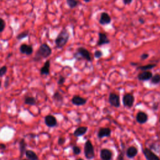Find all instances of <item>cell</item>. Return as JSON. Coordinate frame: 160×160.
<instances>
[{"instance_id":"4316f807","label":"cell","mask_w":160,"mask_h":160,"mask_svg":"<svg viewBox=\"0 0 160 160\" xmlns=\"http://www.w3.org/2000/svg\"><path fill=\"white\" fill-rule=\"evenodd\" d=\"M28 35H29V31L28 30L27 31H25L23 32L19 33L17 36L16 38L18 40H21V39H23L26 38L27 36H28Z\"/></svg>"},{"instance_id":"74e56055","label":"cell","mask_w":160,"mask_h":160,"mask_svg":"<svg viewBox=\"0 0 160 160\" xmlns=\"http://www.w3.org/2000/svg\"><path fill=\"white\" fill-rule=\"evenodd\" d=\"M0 148L1 149H5L6 148V146L3 144H0Z\"/></svg>"},{"instance_id":"484cf974","label":"cell","mask_w":160,"mask_h":160,"mask_svg":"<svg viewBox=\"0 0 160 160\" xmlns=\"http://www.w3.org/2000/svg\"><path fill=\"white\" fill-rule=\"evenodd\" d=\"M53 98L56 102H61V103L63 101V96H62V95L60 93L58 92V91L54 93V95L53 96Z\"/></svg>"},{"instance_id":"9c48e42d","label":"cell","mask_w":160,"mask_h":160,"mask_svg":"<svg viewBox=\"0 0 160 160\" xmlns=\"http://www.w3.org/2000/svg\"><path fill=\"white\" fill-rule=\"evenodd\" d=\"M143 153L146 160H160V158L148 148H145Z\"/></svg>"},{"instance_id":"f546056e","label":"cell","mask_w":160,"mask_h":160,"mask_svg":"<svg viewBox=\"0 0 160 160\" xmlns=\"http://www.w3.org/2000/svg\"><path fill=\"white\" fill-rule=\"evenodd\" d=\"M73 152L75 154H76V155H78L81 153V149L78 147V146H74L73 147Z\"/></svg>"},{"instance_id":"603a6c76","label":"cell","mask_w":160,"mask_h":160,"mask_svg":"<svg viewBox=\"0 0 160 160\" xmlns=\"http://www.w3.org/2000/svg\"><path fill=\"white\" fill-rule=\"evenodd\" d=\"M26 147H27V143L25 142L24 140H21L19 142V148H20V152H21V157L23 156L24 153L26 152Z\"/></svg>"},{"instance_id":"f35d334b","label":"cell","mask_w":160,"mask_h":160,"mask_svg":"<svg viewBox=\"0 0 160 160\" xmlns=\"http://www.w3.org/2000/svg\"><path fill=\"white\" fill-rule=\"evenodd\" d=\"M130 64L132 65V66H137L138 64V63H134V62H131L130 63Z\"/></svg>"},{"instance_id":"e0dca14e","label":"cell","mask_w":160,"mask_h":160,"mask_svg":"<svg viewBox=\"0 0 160 160\" xmlns=\"http://www.w3.org/2000/svg\"><path fill=\"white\" fill-rule=\"evenodd\" d=\"M111 131L109 128H101L98 133V137L99 138H103L104 137H108L111 135Z\"/></svg>"},{"instance_id":"d6a6232c","label":"cell","mask_w":160,"mask_h":160,"mask_svg":"<svg viewBox=\"0 0 160 160\" xmlns=\"http://www.w3.org/2000/svg\"><path fill=\"white\" fill-rule=\"evenodd\" d=\"M149 57V54L148 53H143L141 56H140V58L142 60H145L146 59H148Z\"/></svg>"},{"instance_id":"52a82bcc","label":"cell","mask_w":160,"mask_h":160,"mask_svg":"<svg viewBox=\"0 0 160 160\" xmlns=\"http://www.w3.org/2000/svg\"><path fill=\"white\" fill-rule=\"evenodd\" d=\"M153 76V73L150 71H143L137 76V79L140 81H146L150 80Z\"/></svg>"},{"instance_id":"60d3db41","label":"cell","mask_w":160,"mask_h":160,"mask_svg":"<svg viewBox=\"0 0 160 160\" xmlns=\"http://www.w3.org/2000/svg\"><path fill=\"white\" fill-rule=\"evenodd\" d=\"M12 56V54H9V55H8V57H7V58L8 59V58H10V56Z\"/></svg>"},{"instance_id":"7a4b0ae2","label":"cell","mask_w":160,"mask_h":160,"mask_svg":"<svg viewBox=\"0 0 160 160\" xmlns=\"http://www.w3.org/2000/svg\"><path fill=\"white\" fill-rule=\"evenodd\" d=\"M70 33L68 31V30L64 28L61 32L57 36L55 42L56 44V48L61 49L64 47H65L66 44L68 43V41L70 39Z\"/></svg>"},{"instance_id":"1f68e13d","label":"cell","mask_w":160,"mask_h":160,"mask_svg":"<svg viewBox=\"0 0 160 160\" xmlns=\"http://www.w3.org/2000/svg\"><path fill=\"white\" fill-rule=\"evenodd\" d=\"M65 81H66V78L63 76H60L58 80V84L59 85H62L64 83Z\"/></svg>"},{"instance_id":"7c38bea8","label":"cell","mask_w":160,"mask_h":160,"mask_svg":"<svg viewBox=\"0 0 160 160\" xmlns=\"http://www.w3.org/2000/svg\"><path fill=\"white\" fill-rule=\"evenodd\" d=\"M136 121L140 124H145L148 120V116L146 113L143 111H140L137 113L136 117Z\"/></svg>"},{"instance_id":"ffe728a7","label":"cell","mask_w":160,"mask_h":160,"mask_svg":"<svg viewBox=\"0 0 160 160\" xmlns=\"http://www.w3.org/2000/svg\"><path fill=\"white\" fill-rule=\"evenodd\" d=\"M157 64H148L146 65H144V66H140L138 68H137V70H142V72L143 71H149L150 70L153 69L155 67H156Z\"/></svg>"},{"instance_id":"e575fe53","label":"cell","mask_w":160,"mask_h":160,"mask_svg":"<svg viewBox=\"0 0 160 160\" xmlns=\"http://www.w3.org/2000/svg\"><path fill=\"white\" fill-rule=\"evenodd\" d=\"M123 2L125 5H128L132 3L133 0H123Z\"/></svg>"},{"instance_id":"8fae6325","label":"cell","mask_w":160,"mask_h":160,"mask_svg":"<svg viewBox=\"0 0 160 160\" xmlns=\"http://www.w3.org/2000/svg\"><path fill=\"white\" fill-rule=\"evenodd\" d=\"M111 22V18L106 12H103L101 14L100 18L99 19L100 24L101 25H109Z\"/></svg>"},{"instance_id":"5bb4252c","label":"cell","mask_w":160,"mask_h":160,"mask_svg":"<svg viewBox=\"0 0 160 160\" xmlns=\"http://www.w3.org/2000/svg\"><path fill=\"white\" fill-rule=\"evenodd\" d=\"M113 153L111 150L108 149H102L100 152V158L101 160H111Z\"/></svg>"},{"instance_id":"2e32d148","label":"cell","mask_w":160,"mask_h":160,"mask_svg":"<svg viewBox=\"0 0 160 160\" xmlns=\"http://www.w3.org/2000/svg\"><path fill=\"white\" fill-rule=\"evenodd\" d=\"M50 73V60H47L40 70L41 75H49Z\"/></svg>"},{"instance_id":"836d02e7","label":"cell","mask_w":160,"mask_h":160,"mask_svg":"<svg viewBox=\"0 0 160 160\" xmlns=\"http://www.w3.org/2000/svg\"><path fill=\"white\" fill-rule=\"evenodd\" d=\"M65 141H66V140H65V138H63V137H61V138H59V139H58V145H64V143H65Z\"/></svg>"},{"instance_id":"b9f144b4","label":"cell","mask_w":160,"mask_h":160,"mask_svg":"<svg viewBox=\"0 0 160 160\" xmlns=\"http://www.w3.org/2000/svg\"><path fill=\"white\" fill-rule=\"evenodd\" d=\"M1 88H2V81H0V89H1Z\"/></svg>"},{"instance_id":"ac0fdd59","label":"cell","mask_w":160,"mask_h":160,"mask_svg":"<svg viewBox=\"0 0 160 160\" xmlns=\"http://www.w3.org/2000/svg\"><path fill=\"white\" fill-rule=\"evenodd\" d=\"M138 150L134 146H131L128 148L126 152V155L129 158H134L137 154H138Z\"/></svg>"},{"instance_id":"ab89813d","label":"cell","mask_w":160,"mask_h":160,"mask_svg":"<svg viewBox=\"0 0 160 160\" xmlns=\"http://www.w3.org/2000/svg\"><path fill=\"white\" fill-rule=\"evenodd\" d=\"M83 1H84V2H86V3H89V2H91V0H83Z\"/></svg>"},{"instance_id":"3957f363","label":"cell","mask_w":160,"mask_h":160,"mask_svg":"<svg viewBox=\"0 0 160 160\" xmlns=\"http://www.w3.org/2000/svg\"><path fill=\"white\" fill-rule=\"evenodd\" d=\"M73 57L78 61L85 59L89 62L93 61L90 52L84 47H79L73 54Z\"/></svg>"},{"instance_id":"cb8c5ba5","label":"cell","mask_w":160,"mask_h":160,"mask_svg":"<svg viewBox=\"0 0 160 160\" xmlns=\"http://www.w3.org/2000/svg\"><path fill=\"white\" fill-rule=\"evenodd\" d=\"M25 103L28 105H35L36 103V99L32 96H27L25 99Z\"/></svg>"},{"instance_id":"d590c367","label":"cell","mask_w":160,"mask_h":160,"mask_svg":"<svg viewBox=\"0 0 160 160\" xmlns=\"http://www.w3.org/2000/svg\"><path fill=\"white\" fill-rule=\"evenodd\" d=\"M9 80H10V78L7 77L6 79L5 83V88H7L8 86V85H9Z\"/></svg>"},{"instance_id":"f1b7e54d","label":"cell","mask_w":160,"mask_h":160,"mask_svg":"<svg viewBox=\"0 0 160 160\" xmlns=\"http://www.w3.org/2000/svg\"><path fill=\"white\" fill-rule=\"evenodd\" d=\"M6 27V23L5 20L0 18V33H2L4 31Z\"/></svg>"},{"instance_id":"7bdbcfd3","label":"cell","mask_w":160,"mask_h":160,"mask_svg":"<svg viewBox=\"0 0 160 160\" xmlns=\"http://www.w3.org/2000/svg\"><path fill=\"white\" fill-rule=\"evenodd\" d=\"M77 160H84L83 159H81V158H80V159H78Z\"/></svg>"},{"instance_id":"30bf717a","label":"cell","mask_w":160,"mask_h":160,"mask_svg":"<svg viewBox=\"0 0 160 160\" xmlns=\"http://www.w3.org/2000/svg\"><path fill=\"white\" fill-rule=\"evenodd\" d=\"M19 51L22 54L27 55H31L33 53V48L31 45H28L27 44H23L19 48Z\"/></svg>"},{"instance_id":"6da1fadb","label":"cell","mask_w":160,"mask_h":160,"mask_svg":"<svg viewBox=\"0 0 160 160\" xmlns=\"http://www.w3.org/2000/svg\"><path fill=\"white\" fill-rule=\"evenodd\" d=\"M51 53H52L51 48L47 44L43 43L41 44L39 48L36 51L33 60L36 62L40 61L43 59L48 58L51 55Z\"/></svg>"},{"instance_id":"7402d4cb","label":"cell","mask_w":160,"mask_h":160,"mask_svg":"<svg viewBox=\"0 0 160 160\" xmlns=\"http://www.w3.org/2000/svg\"><path fill=\"white\" fill-rule=\"evenodd\" d=\"M66 3L68 6L71 9L76 8L80 4L79 0H66Z\"/></svg>"},{"instance_id":"8992f818","label":"cell","mask_w":160,"mask_h":160,"mask_svg":"<svg viewBox=\"0 0 160 160\" xmlns=\"http://www.w3.org/2000/svg\"><path fill=\"white\" fill-rule=\"evenodd\" d=\"M134 103V97L131 93H127L123 98V103L125 107L131 108Z\"/></svg>"},{"instance_id":"d4e9b609","label":"cell","mask_w":160,"mask_h":160,"mask_svg":"<svg viewBox=\"0 0 160 160\" xmlns=\"http://www.w3.org/2000/svg\"><path fill=\"white\" fill-rule=\"evenodd\" d=\"M151 80V83L153 84H158L160 83V74L156 73L153 75Z\"/></svg>"},{"instance_id":"44dd1931","label":"cell","mask_w":160,"mask_h":160,"mask_svg":"<svg viewBox=\"0 0 160 160\" xmlns=\"http://www.w3.org/2000/svg\"><path fill=\"white\" fill-rule=\"evenodd\" d=\"M26 156L30 160H39V158L36 154L31 150L26 151Z\"/></svg>"},{"instance_id":"5b68a950","label":"cell","mask_w":160,"mask_h":160,"mask_svg":"<svg viewBox=\"0 0 160 160\" xmlns=\"http://www.w3.org/2000/svg\"><path fill=\"white\" fill-rule=\"evenodd\" d=\"M108 101L109 104L115 108L120 106V96L115 93H111L109 95Z\"/></svg>"},{"instance_id":"8d00e7d4","label":"cell","mask_w":160,"mask_h":160,"mask_svg":"<svg viewBox=\"0 0 160 160\" xmlns=\"http://www.w3.org/2000/svg\"><path fill=\"white\" fill-rule=\"evenodd\" d=\"M138 21L141 24H144L145 23V19L143 18H140L138 19Z\"/></svg>"},{"instance_id":"d6986e66","label":"cell","mask_w":160,"mask_h":160,"mask_svg":"<svg viewBox=\"0 0 160 160\" xmlns=\"http://www.w3.org/2000/svg\"><path fill=\"white\" fill-rule=\"evenodd\" d=\"M88 127L86 126H80L76 129V130L74 131V136L76 137H80L82 136L83 135L85 134L86 132L88 131Z\"/></svg>"},{"instance_id":"ee69618b","label":"cell","mask_w":160,"mask_h":160,"mask_svg":"<svg viewBox=\"0 0 160 160\" xmlns=\"http://www.w3.org/2000/svg\"><path fill=\"white\" fill-rule=\"evenodd\" d=\"M159 121H160V118H159Z\"/></svg>"},{"instance_id":"83f0119b","label":"cell","mask_w":160,"mask_h":160,"mask_svg":"<svg viewBox=\"0 0 160 160\" xmlns=\"http://www.w3.org/2000/svg\"><path fill=\"white\" fill-rule=\"evenodd\" d=\"M8 71V68L6 66H3L0 68V77L4 76Z\"/></svg>"},{"instance_id":"f6af8a7d","label":"cell","mask_w":160,"mask_h":160,"mask_svg":"<svg viewBox=\"0 0 160 160\" xmlns=\"http://www.w3.org/2000/svg\"><path fill=\"white\" fill-rule=\"evenodd\" d=\"M23 160H26V159H23Z\"/></svg>"},{"instance_id":"4dcf8cb0","label":"cell","mask_w":160,"mask_h":160,"mask_svg":"<svg viewBox=\"0 0 160 160\" xmlns=\"http://www.w3.org/2000/svg\"><path fill=\"white\" fill-rule=\"evenodd\" d=\"M103 55V52H102L101 51H100V50H96V51H95V53H94L95 57L96 58H98H98H100L101 57H102Z\"/></svg>"},{"instance_id":"277c9868","label":"cell","mask_w":160,"mask_h":160,"mask_svg":"<svg viewBox=\"0 0 160 160\" xmlns=\"http://www.w3.org/2000/svg\"><path fill=\"white\" fill-rule=\"evenodd\" d=\"M84 152L85 157L88 159H92L95 158V150L93 145L89 140H88L84 144Z\"/></svg>"},{"instance_id":"ba28073f","label":"cell","mask_w":160,"mask_h":160,"mask_svg":"<svg viewBox=\"0 0 160 160\" xmlns=\"http://www.w3.org/2000/svg\"><path fill=\"white\" fill-rule=\"evenodd\" d=\"M98 41H97V46L100 47V46H103L105 44H108L110 43V40L107 36V35L104 33L100 32L98 33Z\"/></svg>"},{"instance_id":"4fadbf2b","label":"cell","mask_w":160,"mask_h":160,"mask_svg":"<svg viewBox=\"0 0 160 160\" xmlns=\"http://www.w3.org/2000/svg\"><path fill=\"white\" fill-rule=\"evenodd\" d=\"M45 124L48 127H55L57 125V120L56 118L52 115H48L44 118Z\"/></svg>"},{"instance_id":"9a60e30c","label":"cell","mask_w":160,"mask_h":160,"mask_svg":"<svg viewBox=\"0 0 160 160\" xmlns=\"http://www.w3.org/2000/svg\"><path fill=\"white\" fill-rule=\"evenodd\" d=\"M72 102L74 105L76 106H83L87 103V100L86 98H82L80 96L76 95L73 97L72 99Z\"/></svg>"}]
</instances>
